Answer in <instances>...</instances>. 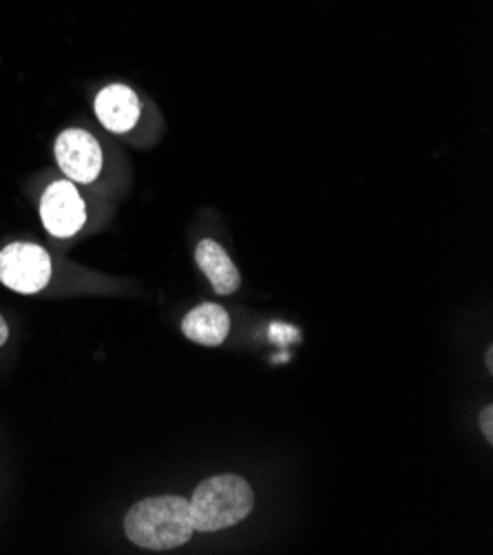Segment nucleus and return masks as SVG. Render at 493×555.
I'll return each instance as SVG.
<instances>
[{"mask_svg": "<svg viewBox=\"0 0 493 555\" xmlns=\"http://www.w3.org/2000/svg\"><path fill=\"white\" fill-rule=\"evenodd\" d=\"M42 227L53 237H74L87 224V204L72 180H56L40 197Z\"/></svg>", "mask_w": 493, "mask_h": 555, "instance_id": "nucleus-4", "label": "nucleus"}, {"mask_svg": "<svg viewBox=\"0 0 493 555\" xmlns=\"http://www.w3.org/2000/svg\"><path fill=\"white\" fill-rule=\"evenodd\" d=\"M480 429L489 442H493V405H486L480 412Z\"/></svg>", "mask_w": 493, "mask_h": 555, "instance_id": "nucleus-9", "label": "nucleus"}, {"mask_svg": "<svg viewBox=\"0 0 493 555\" xmlns=\"http://www.w3.org/2000/svg\"><path fill=\"white\" fill-rule=\"evenodd\" d=\"M189 503L195 531L215 533L248 518L255 507V493L242 476L222 474L204 480Z\"/></svg>", "mask_w": 493, "mask_h": 555, "instance_id": "nucleus-2", "label": "nucleus"}, {"mask_svg": "<svg viewBox=\"0 0 493 555\" xmlns=\"http://www.w3.org/2000/svg\"><path fill=\"white\" fill-rule=\"evenodd\" d=\"M195 259L217 295L226 297L237 293L242 276L229 253L222 248V244H217L215 240H202L195 248Z\"/></svg>", "mask_w": 493, "mask_h": 555, "instance_id": "nucleus-8", "label": "nucleus"}, {"mask_svg": "<svg viewBox=\"0 0 493 555\" xmlns=\"http://www.w3.org/2000/svg\"><path fill=\"white\" fill-rule=\"evenodd\" d=\"M182 332L193 344L222 346L231 332V317L219 304H202L184 317Z\"/></svg>", "mask_w": 493, "mask_h": 555, "instance_id": "nucleus-7", "label": "nucleus"}, {"mask_svg": "<svg viewBox=\"0 0 493 555\" xmlns=\"http://www.w3.org/2000/svg\"><path fill=\"white\" fill-rule=\"evenodd\" d=\"M484 363H486V370H489V372H493V348H489V350H486V354H484Z\"/></svg>", "mask_w": 493, "mask_h": 555, "instance_id": "nucleus-11", "label": "nucleus"}, {"mask_svg": "<svg viewBox=\"0 0 493 555\" xmlns=\"http://www.w3.org/2000/svg\"><path fill=\"white\" fill-rule=\"evenodd\" d=\"M51 280L49 253L29 242H14L0 250V284L21 295L40 293Z\"/></svg>", "mask_w": 493, "mask_h": 555, "instance_id": "nucleus-3", "label": "nucleus"}, {"mask_svg": "<svg viewBox=\"0 0 493 555\" xmlns=\"http://www.w3.org/2000/svg\"><path fill=\"white\" fill-rule=\"evenodd\" d=\"M142 114L138 93L127 85H108L95 95V116L112 133H129Z\"/></svg>", "mask_w": 493, "mask_h": 555, "instance_id": "nucleus-6", "label": "nucleus"}, {"mask_svg": "<svg viewBox=\"0 0 493 555\" xmlns=\"http://www.w3.org/2000/svg\"><path fill=\"white\" fill-rule=\"evenodd\" d=\"M125 531L133 544L148 551H169L186 544L195 533L189 498H144L127 512Z\"/></svg>", "mask_w": 493, "mask_h": 555, "instance_id": "nucleus-1", "label": "nucleus"}, {"mask_svg": "<svg viewBox=\"0 0 493 555\" xmlns=\"http://www.w3.org/2000/svg\"><path fill=\"white\" fill-rule=\"evenodd\" d=\"M53 153H56V162L61 171L72 180L74 184H91L102 173V146L85 129H67L56 138L53 144Z\"/></svg>", "mask_w": 493, "mask_h": 555, "instance_id": "nucleus-5", "label": "nucleus"}, {"mask_svg": "<svg viewBox=\"0 0 493 555\" xmlns=\"http://www.w3.org/2000/svg\"><path fill=\"white\" fill-rule=\"evenodd\" d=\"M10 339V327H8V321L3 319V314H0V348H3Z\"/></svg>", "mask_w": 493, "mask_h": 555, "instance_id": "nucleus-10", "label": "nucleus"}]
</instances>
